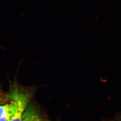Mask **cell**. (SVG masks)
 Instances as JSON below:
<instances>
[{"mask_svg":"<svg viewBox=\"0 0 121 121\" xmlns=\"http://www.w3.org/2000/svg\"><path fill=\"white\" fill-rule=\"evenodd\" d=\"M36 89L35 86L26 87L9 121H22L24 111L29 104Z\"/></svg>","mask_w":121,"mask_h":121,"instance_id":"6da1fadb","label":"cell"},{"mask_svg":"<svg viewBox=\"0 0 121 121\" xmlns=\"http://www.w3.org/2000/svg\"><path fill=\"white\" fill-rule=\"evenodd\" d=\"M22 121H57L47 119L42 117L35 105L29 104L25 110Z\"/></svg>","mask_w":121,"mask_h":121,"instance_id":"7a4b0ae2","label":"cell"},{"mask_svg":"<svg viewBox=\"0 0 121 121\" xmlns=\"http://www.w3.org/2000/svg\"><path fill=\"white\" fill-rule=\"evenodd\" d=\"M8 100L7 93L3 92L0 87V104L6 102Z\"/></svg>","mask_w":121,"mask_h":121,"instance_id":"3957f363","label":"cell"}]
</instances>
